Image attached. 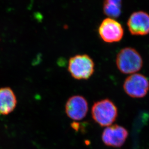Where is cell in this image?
<instances>
[{"label": "cell", "instance_id": "cell-5", "mask_svg": "<svg viewBox=\"0 0 149 149\" xmlns=\"http://www.w3.org/2000/svg\"><path fill=\"white\" fill-rule=\"evenodd\" d=\"M98 31L102 40L107 43L117 42L123 37L122 25L111 18H107L103 20L99 26Z\"/></svg>", "mask_w": 149, "mask_h": 149}, {"label": "cell", "instance_id": "cell-10", "mask_svg": "<svg viewBox=\"0 0 149 149\" xmlns=\"http://www.w3.org/2000/svg\"><path fill=\"white\" fill-rule=\"evenodd\" d=\"M122 0H105L103 11L105 15L112 18H117L122 13Z\"/></svg>", "mask_w": 149, "mask_h": 149}, {"label": "cell", "instance_id": "cell-4", "mask_svg": "<svg viewBox=\"0 0 149 149\" xmlns=\"http://www.w3.org/2000/svg\"><path fill=\"white\" fill-rule=\"evenodd\" d=\"M123 88L125 93L131 97H144L149 90V80L143 74H133L125 79Z\"/></svg>", "mask_w": 149, "mask_h": 149}, {"label": "cell", "instance_id": "cell-9", "mask_svg": "<svg viewBox=\"0 0 149 149\" xmlns=\"http://www.w3.org/2000/svg\"><path fill=\"white\" fill-rule=\"evenodd\" d=\"M17 104L16 95L10 88H0V114L6 115L11 113Z\"/></svg>", "mask_w": 149, "mask_h": 149}, {"label": "cell", "instance_id": "cell-8", "mask_svg": "<svg viewBox=\"0 0 149 149\" xmlns=\"http://www.w3.org/2000/svg\"><path fill=\"white\" fill-rule=\"evenodd\" d=\"M129 32L134 36H145L149 33V15L144 11L135 12L127 22Z\"/></svg>", "mask_w": 149, "mask_h": 149}, {"label": "cell", "instance_id": "cell-1", "mask_svg": "<svg viewBox=\"0 0 149 149\" xmlns=\"http://www.w3.org/2000/svg\"><path fill=\"white\" fill-rule=\"evenodd\" d=\"M116 63L119 71L125 74H135L143 66L141 56L132 47H125L121 49L117 55Z\"/></svg>", "mask_w": 149, "mask_h": 149}, {"label": "cell", "instance_id": "cell-6", "mask_svg": "<svg viewBox=\"0 0 149 149\" xmlns=\"http://www.w3.org/2000/svg\"><path fill=\"white\" fill-rule=\"evenodd\" d=\"M128 136V132L125 128L119 125H111L104 130L102 139L108 146L120 147L124 144Z\"/></svg>", "mask_w": 149, "mask_h": 149}, {"label": "cell", "instance_id": "cell-3", "mask_svg": "<svg viewBox=\"0 0 149 149\" xmlns=\"http://www.w3.org/2000/svg\"><path fill=\"white\" fill-rule=\"evenodd\" d=\"M68 70L77 79H88L95 71V63L87 54H78L69 59Z\"/></svg>", "mask_w": 149, "mask_h": 149}, {"label": "cell", "instance_id": "cell-7", "mask_svg": "<svg viewBox=\"0 0 149 149\" xmlns=\"http://www.w3.org/2000/svg\"><path fill=\"white\" fill-rule=\"evenodd\" d=\"M65 111L68 117L74 120H81L86 116L88 111L87 101L83 96L73 95L68 99Z\"/></svg>", "mask_w": 149, "mask_h": 149}, {"label": "cell", "instance_id": "cell-2", "mask_svg": "<svg viewBox=\"0 0 149 149\" xmlns=\"http://www.w3.org/2000/svg\"><path fill=\"white\" fill-rule=\"evenodd\" d=\"M91 112L93 120L102 127L112 125L118 116L117 108L109 99H103L95 103Z\"/></svg>", "mask_w": 149, "mask_h": 149}]
</instances>
